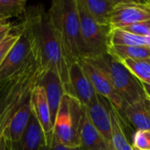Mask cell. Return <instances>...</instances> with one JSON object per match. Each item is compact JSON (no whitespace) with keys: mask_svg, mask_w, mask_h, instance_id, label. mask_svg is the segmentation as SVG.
<instances>
[{"mask_svg":"<svg viewBox=\"0 0 150 150\" xmlns=\"http://www.w3.org/2000/svg\"><path fill=\"white\" fill-rule=\"evenodd\" d=\"M26 9L25 0H0V18L2 22L14 17H23Z\"/></svg>","mask_w":150,"mask_h":150,"instance_id":"603a6c76","label":"cell"},{"mask_svg":"<svg viewBox=\"0 0 150 150\" xmlns=\"http://www.w3.org/2000/svg\"><path fill=\"white\" fill-rule=\"evenodd\" d=\"M107 54L112 55L120 62L127 59H149L150 48L148 47L137 46H108Z\"/></svg>","mask_w":150,"mask_h":150,"instance_id":"ffe728a7","label":"cell"},{"mask_svg":"<svg viewBox=\"0 0 150 150\" xmlns=\"http://www.w3.org/2000/svg\"><path fill=\"white\" fill-rule=\"evenodd\" d=\"M39 84H40L45 91L54 124L61 101L66 93L65 88L59 75L52 69H47L43 72Z\"/></svg>","mask_w":150,"mask_h":150,"instance_id":"4fadbf2b","label":"cell"},{"mask_svg":"<svg viewBox=\"0 0 150 150\" xmlns=\"http://www.w3.org/2000/svg\"><path fill=\"white\" fill-rule=\"evenodd\" d=\"M146 39H147V42H148V47L150 48V32L146 36Z\"/></svg>","mask_w":150,"mask_h":150,"instance_id":"1f68e13d","label":"cell"},{"mask_svg":"<svg viewBox=\"0 0 150 150\" xmlns=\"http://www.w3.org/2000/svg\"><path fill=\"white\" fill-rule=\"evenodd\" d=\"M113 45L148 47V42L146 37L144 36L136 35L123 29H112L110 30L109 33L108 46Z\"/></svg>","mask_w":150,"mask_h":150,"instance_id":"44dd1931","label":"cell"},{"mask_svg":"<svg viewBox=\"0 0 150 150\" xmlns=\"http://www.w3.org/2000/svg\"><path fill=\"white\" fill-rule=\"evenodd\" d=\"M108 107L112 123V150H134L126 136L121 116L109 101Z\"/></svg>","mask_w":150,"mask_h":150,"instance_id":"ac0fdd59","label":"cell"},{"mask_svg":"<svg viewBox=\"0 0 150 150\" xmlns=\"http://www.w3.org/2000/svg\"><path fill=\"white\" fill-rule=\"evenodd\" d=\"M44 70L33 49L24 66L0 85V139L4 137L11 120L30 100L33 88L39 83Z\"/></svg>","mask_w":150,"mask_h":150,"instance_id":"7a4b0ae2","label":"cell"},{"mask_svg":"<svg viewBox=\"0 0 150 150\" xmlns=\"http://www.w3.org/2000/svg\"><path fill=\"white\" fill-rule=\"evenodd\" d=\"M79 137L81 150H111L109 144L92 124L85 108Z\"/></svg>","mask_w":150,"mask_h":150,"instance_id":"5bb4252c","label":"cell"},{"mask_svg":"<svg viewBox=\"0 0 150 150\" xmlns=\"http://www.w3.org/2000/svg\"><path fill=\"white\" fill-rule=\"evenodd\" d=\"M142 87H143V90H144V93L147 97V98L150 101V85L148 83H142Z\"/></svg>","mask_w":150,"mask_h":150,"instance_id":"f1b7e54d","label":"cell"},{"mask_svg":"<svg viewBox=\"0 0 150 150\" xmlns=\"http://www.w3.org/2000/svg\"><path fill=\"white\" fill-rule=\"evenodd\" d=\"M14 25L10 22H1L0 23V44L5 40L9 33L12 31Z\"/></svg>","mask_w":150,"mask_h":150,"instance_id":"4316f807","label":"cell"},{"mask_svg":"<svg viewBox=\"0 0 150 150\" xmlns=\"http://www.w3.org/2000/svg\"><path fill=\"white\" fill-rule=\"evenodd\" d=\"M0 150H9L6 140L4 137H2L0 139Z\"/></svg>","mask_w":150,"mask_h":150,"instance_id":"f546056e","label":"cell"},{"mask_svg":"<svg viewBox=\"0 0 150 150\" xmlns=\"http://www.w3.org/2000/svg\"><path fill=\"white\" fill-rule=\"evenodd\" d=\"M134 150H138V149H134Z\"/></svg>","mask_w":150,"mask_h":150,"instance_id":"e575fe53","label":"cell"},{"mask_svg":"<svg viewBox=\"0 0 150 150\" xmlns=\"http://www.w3.org/2000/svg\"><path fill=\"white\" fill-rule=\"evenodd\" d=\"M45 143H47L45 134L33 112L20 142L16 145L7 142L12 150H39Z\"/></svg>","mask_w":150,"mask_h":150,"instance_id":"2e32d148","label":"cell"},{"mask_svg":"<svg viewBox=\"0 0 150 150\" xmlns=\"http://www.w3.org/2000/svg\"><path fill=\"white\" fill-rule=\"evenodd\" d=\"M69 86L68 94L75 98L83 107L88 106L97 99L98 94L83 70L79 61L73 62L69 66Z\"/></svg>","mask_w":150,"mask_h":150,"instance_id":"30bf717a","label":"cell"},{"mask_svg":"<svg viewBox=\"0 0 150 150\" xmlns=\"http://www.w3.org/2000/svg\"><path fill=\"white\" fill-rule=\"evenodd\" d=\"M1 22H2V20H1V18H0V23H1Z\"/></svg>","mask_w":150,"mask_h":150,"instance_id":"836d02e7","label":"cell"},{"mask_svg":"<svg viewBox=\"0 0 150 150\" xmlns=\"http://www.w3.org/2000/svg\"><path fill=\"white\" fill-rule=\"evenodd\" d=\"M150 20V1L119 0L111 14L110 30Z\"/></svg>","mask_w":150,"mask_h":150,"instance_id":"52a82bcc","label":"cell"},{"mask_svg":"<svg viewBox=\"0 0 150 150\" xmlns=\"http://www.w3.org/2000/svg\"><path fill=\"white\" fill-rule=\"evenodd\" d=\"M51 150H81L80 147H76V148H69V147H65L62 145H58V144H54L51 147Z\"/></svg>","mask_w":150,"mask_h":150,"instance_id":"83f0119b","label":"cell"},{"mask_svg":"<svg viewBox=\"0 0 150 150\" xmlns=\"http://www.w3.org/2000/svg\"><path fill=\"white\" fill-rule=\"evenodd\" d=\"M98 68L110 80L116 92L127 104H134L147 98L142 83L121 62L107 53L84 58Z\"/></svg>","mask_w":150,"mask_h":150,"instance_id":"277c9868","label":"cell"},{"mask_svg":"<svg viewBox=\"0 0 150 150\" xmlns=\"http://www.w3.org/2000/svg\"><path fill=\"white\" fill-rule=\"evenodd\" d=\"M30 104L33 114L37 119L40 123L46 139L47 142L51 145L53 143V130L54 124L51 117V111L49 108V105L46 97L45 91L40 84H37L31 94Z\"/></svg>","mask_w":150,"mask_h":150,"instance_id":"8fae6325","label":"cell"},{"mask_svg":"<svg viewBox=\"0 0 150 150\" xmlns=\"http://www.w3.org/2000/svg\"><path fill=\"white\" fill-rule=\"evenodd\" d=\"M84 107L73 97L64 94L54 123L53 143L69 148L80 147V127Z\"/></svg>","mask_w":150,"mask_h":150,"instance_id":"5b68a950","label":"cell"},{"mask_svg":"<svg viewBox=\"0 0 150 150\" xmlns=\"http://www.w3.org/2000/svg\"><path fill=\"white\" fill-rule=\"evenodd\" d=\"M76 1L84 58H91L106 53L110 27L98 25L89 13L83 1Z\"/></svg>","mask_w":150,"mask_h":150,"instance_id":"8992f818","label":"cell"},{"mask_svg":"<svg viewBox=\"0 0 150 150\" xmlns=\"http://www.w3.org/2000/svg\"><path fill=\"white\" fill-rule=\"evenodd\" d=\"M7 145H8V144H7ZM8 149H9V150H12L11 148H10V147H9V146H8Z\"/></svg>","mask_w":150,"mask_h":150,"instance_id":"d6a6232c","label":"cell"},{"mask_svg":"<svg viewBox=\"0 0 150 150\" xmlns=\"http://www.w3.org/2000/svg\"><path fill=\"white\" fill-rule=\"evenodd\" d=\"M120 116L126 118L137 130L150 129V101L144 98L134 104H127Z\"/></svg>","mask_w":150,"mask_h":150,"instance_id":"9a60e30c","label":"cell"},{"mask_svg":"<svg viewBox=\"0 0 150 150\" xmlns=\"http://www.w3.org/2000/svg\"><path fill=\"white\" fill-rule=\"evenodd\" d=\"M84 108L92 124L109 144L112 150V123L108 100L98 95L97 99Z\"/></svg>","mask_w":150,"mask_h":150,"instance_id":"7c38bea8","label":"cell"},{"mask_svg":"<svg viewBox=\"0 0 150 150\" xmlns=\"http://www.w3.org/2000/svg\"><path fill=\"white\" fill-rule=\"evenodd\" d=\"M39 150H51V145L48 143H45L44 145L40 147V149Z\"/></svg>","mask_w":150,"mask_h":150,"instance_id":"4dcf8cb0","label":"cell"},{"mask_svg":"<svg viewBox=\"0 0 150 150\" xmlns=\"http://www.w3.org/2000/svg\"><path fill=\"white\" fill-rule=\"evenodd\" d=\"M120 29H123L127 32H129L136 35L146 37L150 32V20L135 23V24H133V25H130L128 26H126L124 28H120Z\"/></svg>","mask_w":150,"mask_h":150,"instance_id":"484cf974","label":"cell"},{"mask_svg":"<svg viewBox=\"0 0 150 150\" xmlns=\"http://www.w3.org/2000/svg\"><path fill=\"white\" fill-rule=\"evenodd\" d=\"M79 62L83 70L93 85L96 92L99 96L108 100L116 108L120 115L127 103H125L121 97L116 92L108 77L98 68L94 66L86 59L83 58L79 60Z\"/></svg>","mask_w":150,"mask_h":150,"instance_id":"9c48e42d","label":"cell"},{"mask_svg":"<svg viewBox=\"0 0 150 150\" xmlns=\"http://www.w3.org/2000/svg\"><path fill=\"white\" fill-rule=\"evenodd\" d=\"M132 146L134 149L150 150V129L136 130Z\"/></svg>","mask_w":150,"mask_h":150,"instance_id":"d4e9b609","label":"cell"},{"mask_svg":"<svg viewBox=\"0 0 150 150\" xmlns=\"http://www.w3.org/2000/svg\"><path fill=\"white\" fill-rule=\"evenodd\" d=\"M93 19L100 25L109 26L113 7L119 0H82Z\"/></svg>","mask_w":150,"mask_h":150,"instance_id":"d6986e66","label":"cell"},{"mask_svg":"<svg viewBox=\"0 0 150 150\" xmlns=\"http://www.w3.org/2000/svg\"><path fill=\"white\" fill-rule=\"evenodd\" d=\"M52 27L69 66L84 58L76 0H54L47 11Z\"/></svg>","mask_w":150,"mask_h":150,"instance_id":"3957f363","label":"cell"},{"mask_svg":"<svg viewBox=\"0 0 150 150\" xmlns=\"http://www.w3.org/2000/svg\"><path fill=\"white\" fill-rule=\"evenodd\" d=\"M19 39L11 48L0 66V85L14 76L24 66L33 52L31 37L22 22L19 24Z\"/></svg>","mask_w":150,"mask_h":150,"instance_id":"ba28073f","label":"cell"},{"mask_svg":"<svg viewBox=\"0 0 150 150\" xmlns=\"http://www.w3.org/2000/svg\"><path fill=\"white\" fill-rule=\"evenodd\" d=\"M141 83L150 85V58L149 59H127L121 62Z\"/></svg>","mask_w":150,"mask_h":150,"instance_id":"7402d4cb","label":"cell"},{"mask_svg":"<svg viewBox=\"0 0 150 150\" xmlns=\"http://www.w3.org/2000/svg\"><path fill=\"white\" fill-rule=\"evenodd\" d=\"M22 23L29 33L33 49L38 54L43 70L52 69L56 72L68 94L69 64L56 38L47 11L41 5L26 7Z\"/></svg>","mask_w":150,"mask_h":150,"instance_id":"6da1fadb","label":"cell"},{"mask_svg":"<svg viewBox=\"0 0 150 150\" xmlns=\"http://www.w3.org/2000/svg\"><path fill=\"white\" fill-rule=\"evenodd\" d=\"M31 116H32V109L29 100L15 114L4 135V137L5 138L8 143L16 145L20 142L29 124Z\"/></svg>","mask_w":150,"mask_h":150,"instance_id":"e0dca14e","label":"cell"},{"mask_svg":"<svg viewBox=\"0 0 150 150\" xmlns=\"http://www.w3.org/2000/svg\"><path fill=\"white\" fill-rule=\"evenodd\" d=\"M20 36V29L19 25H14L12 31L9 33V35L5 38V40L0 44V66L6 57L7 54L11 50V48L15 45Z\"/></svg>","mask_w":150,"mask_h":150,"instance_id":"cb8c5ba5","label":"cell"}]
</instances>
